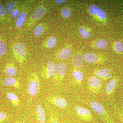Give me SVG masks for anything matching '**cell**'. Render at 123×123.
I'll list each match as a JSON object with an SVG mask.
<instances>
[{"label":"cell","instance_id":"cell-1","mask_svg":"<svg viewBox=\"0 0 123 123\" xmlns=\"http://www.w3.org/2000/svg\"><path fill=\"white\" fill-rule=\"evenodd\" d=\"M88 12L94 20L104 25L106 24L107 22L106 14L100 7L97 5H91L88 9Z\"/></svg>","mask_w":123,"mask_h":123},{"label":"cell","instance_id":"cell-2","mask_svg":"<svg viewBox=\"0 0 123 123\" xmlns=\"http://www.w3.org/2000/svg\"><path fill=\"white\" fill-rule=\"evenodd\" d=\"M28 92L31 97L35 96L39 92L40 85V79L37 74L32 73L28 79Z\"/></svg>","mask_w":123,"mask_h":123},{"label":"cell","instance_id":"cell-3","mask_svg":"<svg viewBox=\"0 0 123 123\" xmlns=\"http://www.w3.org/2000/svg\"><path fill=\"white\" fill-rule=\"evenodd\" d=\"M90 105L92 110L107 123H114L105 108L100 104L95 101L91 102Z\"/></svg>","mask_w":123,"mask_h":123},{"label":"cell","instance_id":"cell-4","mask_svg":"<svg viewBox=\"0 0 123 123\" xmlns=\"http://www.w3.org/2000/svg\"><path fill=\"white\" fill-rule=\"evenodd\" d=\"M84 61L89 64H102L105 63L107 58L105 55L100 53L88 52L83 56Z\"/></svg>","mask_w":123,"mask_h":123},{"label":"cell","instance_id":"cell-5","mask_svg":"<svg viewBox=\"0 0 123 123\" xmlns=\"http://www.w3.org/2000/svg\"><path fill=\"white\" fill-rule=\"evenodd\" d=\"M67 68V65L64 63H59L56 65L55 74L52 79L55 85H58L61 83L66 74Z\"/></svg>","mask_w":123,"mask_h":123},{"label":"cell","instance_id":"cell-6","mask_svg":"<svg viewBox=\"0 0 123 123\" xmlns=\"http://www.w3.org/2000/svg\"><path fill=\"white\" fill-rule=\"evenodd\" d=\"M13 51L15 59L21 64L24 63L27 52L25 46L21 43H17L13 45Z\"/></svg>","mask_w":123,"mask_h":123},{"label":"cell","instance_id":"cell-7","mask_svg":"<svg viewBox=\"0 0 123 123\" xmlns=\"http://www.w3.org/2000/svg\"><path fill=\"white\" fill-rule=\"evenodd\" d=\"M88 86L91 92L93 93L98 94L102 86V82L99 78L91 76L88 80Z\"/></svg>","mask_w":123,"mask_h":123},{"label":"cell","instance_id":"cell-8","mask_svg":"<svg viewBox=\"0 0 123 123\" xmlns=\"http://www.w3.org/2000/svg\"><path fill=\"white\" fill-rule=\"evenodd\" d=\"M47 12V9L46 7L43 5L39 6L33 12L27 26H30L34 24L36 21L43 17Z\"/></svg>","mask_w":123,"mask_h":123},{"label":"cell","instance_id":"cell-9","mask_svg":"<svg viewBox=\"0 0 123 123\" xmlns=\"http://www.w3.org/2000/svg\"><path fill=\"white\" fill-rule=\"evenodd\" d=\"M56 65L52 61H49L41 70V76L43 79H48L53 77L55 74Z\"/></svg>","mask_w":123,"mask_h":123},{"label":"cell","instance_id":"cell-10","mask_svg":"<svg viewBox=\"0 0 123 123\" xmlns=\"http://www.w3.org/2000/svg\"><path fill=\"white\" fill-rule=\"evenodd\" d=\"M75 112L80 118L85 121H89L93 120V116L90 111L86 108L80 106H76Z\"/></svg>","mask_w":123,"mask_h":123},{"label":"cell","instance_id":"cell-11","mask_svg":"<svg viewBox=\"0 0 123 123\" xmlns=\"http://www.w3.org/2000/svg\"><path fill=\"white\" fill-rule=\"evenodd\" d=\"M46 99L49 103L62 109L66 108L68 106L67 101L63 97L51 95L47 97Z\"/></svg>","mask_w":123,"mask_h":123},{"label":"cell","instance_id":"cell-12","mask_svg":"<svg viewBox=\"0 0 123 123\" xmlns=\"http://www.w3.org/2000/svg\"><path fill=\"white\" fill-rule=\"evenodd\" d=\"M111 73V69L105 68L95 69L93 74L104 80L106 81L112 77Z\"/></svg>","mask_w":123,"mask_h":123},{"label":"cell","instance_id":"cell-13","mask_svg":"<svg viewBox=\"0 0 123 123\" xmlns=\"http://www.w3.org/2000/svg\"><path fill=\"white\" fill-rule=\"evenodd\" d=\"M119 81L118 78L116 77L108 82L105 88L106 94L110 96L114 93Z\"/></svg>","mask_w":123,"mask_h":123},{"label":"cell","instance_id":"cell-14","mask_svg":"<svg viewBox=\"0 0 123 123\" xmlns=\"http://www.w3.org/2000/svg\"><path fill=\"white\" fill-rule=\"evenodd\" d=\"M27 7L26 6L23 7V10L16 20L15 25L17 28L18 29L22 27L26 20L28 10V7Z\"/></svg>","mask_w":123,"mask_h":123},{"label":"cell","instance_id":"cell-15","mask_svg":"<svg viewBox=\"0 0 123 123\" xmlns=\"http://www.w3.org/2000/svg\"><path fill=\"white\" fill-rule=\"evenodd\" d=\"M36 115L38 123H46V114L41 104L37 105Z\"/></svg>","mask_w":123,"mask_h":123},{"label":"cell","instance_id":"cell-16","mask_svg":"<svg viewBox=\"0 0 123 123\" xmlns=\"http://www.w3.org/2000/svg\"><path fill=\"white\" fill-rule=\"evenodd\" d=\"M4 84L8 86H12L17 89L20 87V82L14 77H8L5 79Z\"/></svg>","mask_w":123,"mask_h":123},{"label":"cell","instance_id":"cell-17","mask_svg":"<svg viewBox=\"0 0 123 123\" xmlns=\"http://www.w3.org/2000/svg\"><path fill=\"white\" fill-rule=\"evenodd\" d=\"M5 74L9 77H13L17 73V69L14 64L10 63L7 64L5 69Z\"/></svg>","mask_w":123,"mask_h":123},{"label":"cell","instance_id":"cell-18","mask_svg":"<svg viewBox=\"0 0 123 123\" xmlns=\"http://www.w3.org/2000/svg\"><path fill=\"white\" fill-rule=\"evenodd\" d=\"M107 45V42L105 40L101 39L92 41L91 42L90 46L92 47L95 48L99 49H104L106 48Z\"/></svg>","mask_w":123,"mask_h":123},{"label":"cell","instance_id":"cell-19","mask_svg":"<svg viewBox=\"0 0 123 123\" xmlns=\"http://www.w3.org/2000/svg\"><path fill=\"white\" fill-rule=\"evenodd\" d=\"M72 54V50L68 48H66L57 53V57L60 59H67L71 57Z\"/></svg>","mask_w":123,"mask_h":123},{"label":"cell","instance_id":"cell-20","mask_svg":"<svg viewBox=\"0 0 123 123\" xmlns=\"http://www.w3.org/2000/svg\"><path fill=\"white\" fill-rule=\"evenodd\" d=\"M83 56L81 53H78L75 56L73 60V64L75 68H80L83 65Z\"/></svg>","mask_w":123,"mask_h":123},{"label":"cell","instance_id":"cell-21","mask_svg":"<svg viewBox=\"0 0 123 123\" xmlns=\"http://www.w3.org/2000/svg\"><path fill=\"white\" fill-rule=\"evenodd\" d=\"M6 98L11 101L13 105L18 107L20 105V100L17 95L8 92L6 94Z\"/></svg>","mask_w":123,"mask_h":123},{"label":"cell","instance_id":"cell-22","mask_svg":"<svg viewBox=\"0 0 123 123\" xmlns=\"http://www.w3.org/2000/svg\"><path fill=\"white\" fill-rule=\"evenodd\" d=\"M73 77L76 84L79 86H81L84 79L83 73L80 70L75 69L73 71Z\"/></svg>","mask_w":123,"mask_h":123},{"label":"cell","instance_id":"cell-23","mask_svg":"<svg viewBox=\"0 0 123 123\" xmlns=\"http://www.w3.org/2000/svg\"><path fill=\"white\" fill-rule=\"evenodd\" d=\"M91 32V29L87 27L81 26L79 27V34L81 37L84 39H87L90 37Z\"/></svg>","mask_w":123,"mask_h":123},{"label":"cell","instance_id":"cell-24","mask_svg":"<svg viewBox=\"0 0 123 123\" xmlns=\"http://www.w3.org/2000/svg\"><path fill=\"white\" fill-rule=\"evenodd\" d=\"M44 27L43 25L40 24L36 27L33 31V34L36 37H38L42 35L44 32Z\"/></svg>","mask_w":123,"mask_h":123},{"label":"cell","instance_id":"cell-25","mask_svg":"<svg viewBox=\"0 0 123 123\" xmlns=\"http://www.w3.org/2000/svg\"><path fill=\"white\" fill-rule=\"evenodd\" d=\"M57 40L53 37L49 38L45 43V46L47 48H52L54 47L57 44Z\"/></svg>","mask_w":123,"mask_h":123},{"label":"cell","instance_id":"cell-26","mask_svg":"<svg viewBox=\"0 0 123 123\" xmlns=\"http://www.w3.org/2000/svg\"><path fill=\"white\" fill-rule=\"evenodd\" d=\"M114 49L117 53H120L123 51V43L120 40H118L115 42L114 45Z\"/></svg>","mask_w":123,"mask_h":123},{"label":"cell","instance_id":"cell-27","mask_svg":"<svg viewBox=\"0 0 123 123\" xmlns=\"http://www.w3.org/2000/svg\"><path fill=\"white\" fill-rule=\"evenodd\" d=\"M16 3L13 1H10L8 2L6 5V12L9 15L12 14V12L15 8Z\"/></svg>","mask_w":123,"mask_h":123},{"label":"cell","instance_id":"cell-28","mask_svg":"<svg viewBox=\"0 0 123 123\" xmlns=\"http://www.w3.org/2000/svg\"><path fill=\"white\" fill-rule=\"evenodd\" d=\"M49 123H60L57 116L52 111H50L49 118Z\"/></svg>","mask_w":123,"mask_h":123},{"label":"cell","instance_id":"cell-29","mask_svg":"<svg viewBox=\"0 0 123 123\" xmlns=\"http://www.w3.org/2000/svg\"><path fill=\"white\" fill-rule=\"evenodd\" d=\"M61 15L64 18H68L71 15V12L70 10L68 8H63L61 10Z\"/></svg>","mask_w":123,"mask_h":123},{"label":"cell","instance_id":"cell-30","mask_svg":"<svg viewBox=\"0 0 123 123\" xmlns=\"http://www.w3.org/2000/svg\"><path fill=\"white\" fill-rule=\"evenodd\" d=\"M6 51V45L2 40H0V56L4 55L5 54Z\"/></svg>","mask_w":123,"mask_h":123},{"label":"cell","instance_id":"cell-31","mask_svg":"<svg viewBox=\"0 0 123 123\" xmlns=\"http://www.w3.org/2000/svg\"><path fill=\"white\" fill-rule=\"evenodd\" d=\"M6 13V8L4 5L0 4V17L4 18Z\"/></svg>","mask_w":123,"mask_h":123},{"label":"cell","instance_id":"cell-32","mask_svg":"<svg viewBox=\"0 0 123 123\" xmlns=\"http://www.w3.org/2000/svg\"><path fill=\"white\" fill-rule=\"evenodd\" d=\"M20 13H21V11H20V8H17L14 9L11 15L14 18H17L20 15Z\"/></svg>","mask_w":123,"mask_h":123},{"label":"cell","instance_id":"cell-33","mask_svg":"<svg viewBox=\"0 0 123 123\" xmlns=\"http://www.w3.org/2000/svg\"><path fill=\"white\" fill-rule=\"evenodd\" d=\"M7 115L4 112L0 111V122H1L7 119Z\"/></svg>","mask_w":123,"mask_h":123},{"label":"cell","instance_id":"cell-34","mask_svg":"<svg viewBox=\"0 0 123 123\" xmlns=\"http://www.w3.org/2000/svg\"><path fill=\"white\" fill-rule=\"evenodd\" d=\"M67 0H55V3L57 5H60L64 4L66 2Z\"/></svg>","mask_w":123,"mask_h":123},{"label":"cell","instance_id":"cell-35","mask_svg":"<svg viewBox=\"0 0 123 123\" xmlns=\"http://www.w3.org/2000/svg\"><path fill=\"white\" fill-rule=\"evenodd\" d=\"M120 118H121L122 122L123 123V114H120Z\"/></svg>","mask_w":123,"mask_h":123},{"label":"cell","instance_id":"cell-36","mask_svg":"<svg viewBox=\"0 0 123 123\" xmlns=\"http://www.w3.org/2000/svg\"><path fill=\"white\" fill-rule=\"evenodd\" d=\"M21 123V122H17V123Z\"/></svg>","mask_w":123,"mask_h":123},{"label":"cell","instance_id":"cell-37","mask_svg":"<svg viewBox=\"0 0 123 123\" xmlns=\"http://www.w3.org/2000/svg\"></svg>","mask_w":123,"mask_h":123}]
</instances>
